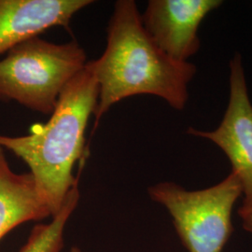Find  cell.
Returning a JSON list of instances; mask_svg holds the SVG:
<instances>
[{
	"mask_svg": "<svg viewBox=\"0 0 252 252\" xmlns=\"http://www.w3.org/2000/svg\"><path fill=\"white\" fill-rule=\"evenodd\" d=\"M98 84L94 128L112 106L127 97L151 94L183 110L188 86L196 66L164 54L148 35L134 0H118L107 28V45L98 59L90 61Z\"/></svg>",
	"mask_w": 252,
	"mask_h": 252,
	"instance_id": "1",
	"label": "cell"
},
{
	"mask_svg": "<svg viewBox=\"0 0 252 252\" xmlns=\"http://www.w3.org/2000/svg\"><path fill=\"white\" fill-rule=\"evenodd\" d=\"M97 100L98 84L88 61L65 86L45 125L34 126L29 135H0V147L12 152L30 168L53 217L79 184L73 168L76 162L85 160V131Z\"/></svg>",
	"mask_w": 252,
	"mask_h": 252,
	"instance_id": "2",
	"label": "cell"
},
{
	"mask_svg": "<svg viewBox=\"0 0 252 252\" xmlns=\"http://www.w3.org/2000/svg\"><path fill=\"white\" fill-rule=\"evenodd\" d=\"M87 62L85 50L76 40L58 44L30 38L0 60V101L51 115L65 86Z\"/></svg>",
	"mask_w": 252,
	"mask_h": 252,
	"instance_id": "3",
	"label": "cell"
},
{
	"mask_svg": "<svg viewBox=\"0 0 252 252\" xmlns=\"http://www.w3.org/2000/svg\"><path fill=\"white\" fill-rule=\"evenodd\" d=\"M148 193L168 211L188 252H222L234 231V205L242 195L241 183L233 172L206 189L189 190L164 181L151 186Z\"/></svg>",
	"mask_w": 252,
	"mask_h": 252,
	"instance_id": "4",
	"label": "cell"
},
{
	"mask_svg": "<svg viewBox=\"0 0 252 252\" xmlns=\"http://www.w3.org/2000/svg\"><path fill=\"white\" fill-rule=\"evenodd\" d=\"M230 96L224 117L213 131L189 127L187 134L216 144L231 162L232 171L242 186L243 203L239 209H252V104L242 57L235 53L230 61Z\"/></svg>",
	"mask_w": 252,
	"mask_h": 252,
	"instance_id": "5",
	"label": "cell"
},
{
	"mask_svg": "<svg viewBox=\"0 0 252 252\" xmlns=\"http://www.w3.org/2000/svg\"><path fill=\"white\" fill-rule=\"evenodd\" d=\"M221 0H150L141 14L146 32L170 58L188 62L200 49L199 27Z\"/></svg>",
	"mask_w": 252,
	"mask_h": 252,
	"instance_id": "6",
	"label": "cell"
},
{
	"mask_svg": "<svg viewBox=\"0 0 252 252\" xmlns=\"http://www.w3.org/2000/svg\"><path fill=\"white\" fill-rule=\"evenodd\" d=\"M93 0H0V55L53 27H69Z\"/></svg>",
	"mask_w": 252,
	"mask_h": 252,
	"instance_id": "7",
	"label": "cell"
},
{
	"mask_svg": "<svg viewBox=\"0 0 252 252\" xmlns=\"http://www.w3.org/2000/svg\"><path fill=\"white\" fill-rule=\"evenodd\" d=\"M53 217L30 172L17 174L0 147V240L15 227Z\"/></svg>",
	"mask_w": 252,
	"mask_h": 252,
	"instance_id": "8",
	"label": "cell"
},
{
	"mask_svg": "<svg viewBox=\"0 0 252 252\" xmlns=\"http://www.w3.org/2000/svg\"><path fill=\"white\" fill-rule=\"evenodd\" d=\"M81 193L79 184L68 192L62 208L49 223L36 224L19 252H61L64 246V231L78 207Z\"/></svg>",
	"mask_w": 252,
	"mask_h": 252,
	"instance_id": "9",
	"label": "cell"
},
{
	"mask_svg": "<svg viewBox=\"0 0 252 252\" xmlns=\"http://www.w3.org/2000/svg\"><path fill=\"white\" fill-rule=\"evenodd\" d=\"M238 215L242 220L244 230L252 234V209L251 210L238 209Z\"/></svg>",
	"mask_w": 252,
	"mask_h": 252,
	"instance_id": "10",
	"label": "cell"
},
{
	"mask_svg": "<svg viewBox=\"0 0 252 252\" xmlns=\"http://www.w3.org/2000/svg\"><path fill=\"white\" fill-rule=\"evenodd\" d=\"M83 252L81 250V248H79V247H77V246H74L72 247V249L70 250V252Z\"/></svg>",
	"mask_w": 252,
	"mask_h": 252,
	"instance_id": "11",
	"label": "cell"
}]
</instances>
